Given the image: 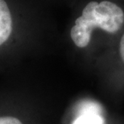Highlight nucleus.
<instances>
[{"label":"nucleus","mask_w":124,"mask_h":124,"mask_svg":"<svg viewBox=\"0 0 124 124\" xmlns=\"http://www.w3.org/2000/svg\"><path fill=\"white\" fill-rule=\"evenodd\" d=\"M109 120L97 112V105L81 106L78 110L76 118L71 124H107Z\"/></svg>","instance_id":"nucleus-3"},{"label":"nucleus","mask_w":124,"mask_h":124,"mask_svg":"<svg viewBox=\"0 0 124 124\" xmlns=\"http://www.w3.org/2000/svg\"><path fill=\"white\" fill-rule=\"evenodd\" d=\"M123 1H124V0H123Z\"/></svg>","instance_id":"nucleus-7"},{"label":"nucleus","mask_w":124,"mask_h":124,"mask_svg":"<svg viewBox=\"0 0 124 124\" xmlns=\"http://www.w3.org/2000/svg\"><path fill=\"white\" fill-rule=\"evenodd\" d=\"M123 28V0H90L76 18L69 35L78 48L93 50L95 64Z\"/></svg>","instance_id":"nucleus-1"},{"label":"nucleus","mask_w":124,"mask_h":124,"mask_svg":"<svg viewBox=\"0 0 124 124\" xmlns=\"http://www.w3.org/2000/svg\"><path fill=\"white\" fill-rule=\"evenodd\" d=\"M0 124H23L14 117H0Z\"/></svg>","instance_id":"nucleus-5"},{"label":"nucleus","mask_w":124,"mask_h":124,"mask_svg":"<svg viewBox=\"0 0 124 124\" xmlns=\"http://www.w3.org/2000/svg\"><path fill=\"white\" fill-rule=\"evenodd\" d=\"M12 32L11 13L5 0H0V46L9 39Z\"/></svg>","instance_id":"nucleus-4"},{"label":"nucleus","mask_w":124,"mask_h":124,"mask_svg":"<svg viewBox=\"0 0 124 124\" xmlns=\"http://www.w3.org/2000/svg\"><path fill=\"white\" fill-rule=\"evenodd\" d=\"M103 95L117 103L124 98V28L94 64Z\"/></svg>","instance_id":"nucleus-2"},{"label":"nucleus","mask_w":124,"mask_h":124,"mask_svg":"<svg viewBox=\"0 0 124 124\" xmlns=\"http://www.w3.org/2000/svg\"><path fill=\"white\" fill-rule=\"evenodd\" d=\"M107 124H123V123H115V122H110V120H109V122H108Z\"/></svg>","instance_id":"nucleus-6"}]
</instances>
